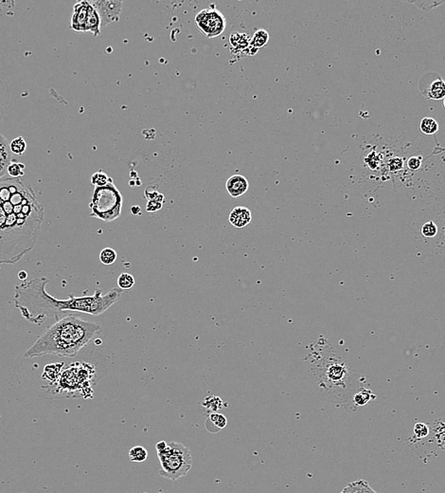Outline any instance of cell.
Returning <instances> with one entry per match:
<instances>
[{"label": "cell", "mask_w": 445, "mask_h": 493, "mask_svg": "<svg viewBox=\"0 0 445 493\" xmlns=\"http://www.w3.org/2000/svg\"><path fill=\"white\" fill-rule=\"evenodd\" d=\"M45 207L22 177L0 180V265L19 262L36 246Z\"/></svg>", "instance_id": "6da1fadb"}, {"label": "cell", "mask_w": 445, "mask_h": 493, "mask_svg": "<svg viewBox=\"0 0 445 493\" xmlns=\"http://www.w3.org/2000/svg\"><path fill=\"white\" fill-rule=\"evenodd\" d=\"M49 282L45 277H38L23 281L14 288V306L23 318L33 325H43L49 318L58 321L68 312L101 315L116 303L123 294L121 288H113L105 295L101 289H96L91 296H71L66 300H59L46 292L45 286Z\"/></svg>", "instance_id": "7a4b0ae2"}, {"label": "cell", "mask_w": 445, "mask_h": 493, "mask_svg": "<svg viewBox=\"0 0 445 493\" xmlns=\"http://www.w3.org/2000/svg\"><path fill=\"white\" fill-rule=\"evenodd\" d=\"M98 331H100V325L97 324L67 315L58 320L39 336L36 342L24 353V357H74L95 337Z\"/></svg>", "instance_id": "3957f363"}, {"label": "cell", "mask_w": 445, "mask_h": 493, "mask_svg": "<svg viewBox=\"0 0 445 493\" xmlns=\"http://www.w3.org/2000/svg\"><path fill=\"white\" fill-rule=\"evenodd\" d=\"M89 207L91 216L100 220L111 222L120 217L123 196L110 177L104 185L96 186Z\"/></svg>", "instance_id": "277c9868"}, {"label": "cell", "mask_w": 445, "mask_h": 493, "mask_svg": "<svg viewBox=\"0 0 445 493\" xmlns=\"http://www.w3.org/2000/svg\"><path fill=\"white\" fill-rule=\"evenodd\" d=\"M157 456L161 465L159 475L170 480H178L185 476L193 466L190 450L177 442H169L166 448L157 453Z\"/></svg>", "instance_id": "5b68a950"}, {"label": "cell", "mask_w": 445, "mask_h": 493, "mask_svg": "<svg viewBox=\"0 0 445 493\" xmlns=\"http://www.w3.org/2000/svg\"><path fill=\"white\" fill-rule=\"evenodd\" d=\"M195 23L207 38H216L225 32L226 20L225 15L217 9H204L195 15Z\"/></svg>", "instance_id": "8992f818"}, {"label": "cell", "mask_w": 445, "mask_h": 493, "mask_svg": "<svg viewBox=\"0 0 445 493\" xmlns=\"http://www.w3.org/2000/svg\"><path fill=\"white\" fill-rule=\"evenodd\" d=\"M91 5L97 11L101 19V27H105L120 19L123 10L122 1H92Z\"/></svg>", "instance_id": "52a82bcc"}, {"label": "cell", "mask_w": 445, "mask_h": 493, "mask_svg": "<svg viewBox=\"0 0 445 493\" xmlns=\"http://www.w3.org/2000/svg\"><path fill=\"white\" fill-rule=\"evenodd\" d=\"M345 367L343 365L333 364L328 365L322 376V385L327 389L344 386V378H345Z\"/></svg>", "instance_id": "ba28073f"}, {"label": "cell", "mask_w": 445, "mask_h": 493, "mask_svg": "<svg viewBox=\"0 0 445 493\" xmlns=\"http://www.w3.org/2000/svg\"><path fill=\"white\" fill-rule=\"evenodd\" d=\"M90 2L81 1L75 4L71 19V29L75 32H85L86 21L89 13Z\"/></svg>", "instance_id": "9c48e42d"}, {"label": "cell", "mask_w": 445, "mask_h": 493, "mask_svg": "<svg viewBox=\"0 0 445 493\" xmlns=\"http://www.w3.org/2000/svg\"><path fill=\"white\" fill-rule=\"evenodd\" d=\"M248 187V181L243 175H233L226 181V191L228 195L234 198H238L245 195Z\"/></svg>", "instance_id": "30bf717a"}, {"label": "cell", "mask_w": 445, "mask_h": 493, "mask_svg": "<svg viewBox=\"0 0 445 493\" xmlns=\"http://www.w3.org/2000/svg\"><path fill=\"white\" fill-rule=\"evenodd\" d=\"M232 54L248 52V55H255L256 52L250 48V38L246 33H234L229 38Z\"/></svg>", "instance_id": "8fae6325"}, {"label": "cell", "mask_w": 445, "mask_h": 493, "mask_svg": "<svg viewBox=\"0 0 445 493\" xmlns=\"http://www.w3.org/2000/svg\"><path fill=\"white\" fill-rule=\"evenodd\" d=\"M252 214L249 209L245 207H236L229 214L228 221L233 227L243 229L251 222Z\"/></svg>", "instance_id": "7c38bea8"}, {"label": "cell", "mask_w": 445, "mask_h": 493, "mask_svg": "<svg viewBox=\"0 0 445 493\" xmlns=\"http://www.w3.org/2000/svg\"><path fill=\"white\" fill-rule=\"evenodd\" d=\"M13 162L10 144L6 139L0 134V180L6 176L7 171Z\"/></svg>", "instance_id": "4fadbf2b"}, {"label": "cell", "mask_w": 445, "mask_h": 493, "mask_svg": "<svg viewBox=\"0 0 445 493\" xmlns=\"http://www.w3.org/2000/svg\"><path fill=\"white\" fill-rule=\"evenodd\" d=\"M85 32L93 33V35L97 36L101 33V19L98 14L97 11L94 7L91 5L89 8V13L86 21Z\"/></svg>", "instance_id": "5bb4252c"}, {"label": "cell", "mask_w": 445, "mask_h": 493, "mask_svg": "<svg viewBox=\"0 0 445 493\" xmlns=\"http://www.w3.org/2000/svg\"><path fill=\"white\" fill-rule=\"evenodd\" d=\"M427 97L431 100L439 101L445 98V82L441 78L437 79L431 83L427 91Z\"/></svg>", "instance_id": "9a60e30c"}, {"label": "cell", "mask_w": 445, "mask_h": 493, "mask_svg": "<svg viewBox=\"0 0 445 493\" xmlns=\"http://www.w3.org/2000/svg\"><path fill=\"white\" fill-rule=\"evenodd\" d=\"M340 493H377L365 480H356L348 484Z\"/></svg>", "instance_id": "2e32d148"}, {"label": "cell", "mask_w": 445, "mask_h": 493, "mask_svg": "<svg viewBox=\"0 0 445 493\" xmlns=\"http://www.w3.org/2000/svg\"><path fill=\"white\" fill-rule=\"evenodd\" d=\"M269 41V34L265 30H258L250 38V47L252 49L259 51L264 48Z\"/></svg>", "instance_id": "e0dca14e"}, {"label": "cell", "mask_w": 445, "mask_h": 493, "mask_svg": "<svg viewBox=\"0 0 445 493\" xmlns=\"http://www.w3.org/2000/svg\"><path fill=\"white\" fill-rule=\"evenodd\" d=\"M419 130L425 135H434L439 131V123L432 118H424L419 123Z\"/></svg>", "instance_id": "ac0fdd59"}, {"label": "cell", "mask_w": 445, "mask_h": 493, "mask_svg": "<svg viewBox=\"0 0 445 493\" xmlns=\"http://www.w3.org/2000/svg\"><path fill=\"white\" fill-rule=\"evenodd\" d=\"M202 406L205 408V409L207 410L210 414L212 413H216L217 411H219L222 407H223V401L222 399L220 398L219 396H206V398L202 401Z\"/></svg>", "instance_id": "d6986e66"}, {"label": "cell", "mask_w": 445, "mask_h": 493, "mask_svg": "<svg viewBox=\"0 0 445 493\" xmlns=\"http://www.w3.org/2000/svg\"><path fill=\"white\" fill-rule=\"evenodd\" d=\"M226 417L222 414L218 413H212L208 415V419H206V424H212L215 428V433L220 430L225 428L226 426Z\"/></svg>", "instance_id": "ffe728a7"}, {"label": "cell", "mask_w": 445, "mask_h": 493, "mask_svg": "<svg viewBox=\"0 0 445 493\" xmlns=\"http://www.w3.org/2000/svg\"><path fill=\"white\" fill-rule=\"evenodd\" d=\"M130 460L133 463H142L148 458L147 450L142 446L133 447L129 451Z\"/></svg>", "instance_id": "44dd1931"}, {"label": "cell", "mask_w": 445, "mask_h": 493, "mask_svg": "<svg viewBox=\"0 0 445 493\" xmlns=\"http://www.w3.org/2000/svg\"><path fill=\"white\" fill-rule=\"evenodd\" d=\"M135 283H136V281H135L134 276L131 275L130 273H122L118 278V286H119V288H121L122 290L131 289L135 285Z\"/></svg>", "instance_id": "7402d4cb"}, {"label": "cell", "mask_w": 445, "mask_h": 493, "mask_svg": "<svg viewBox=\"0 0 445 493\" xmlns=\"http://www.w3.org/2000/svg\"><path fill=\"white\" fill-rule=\"evenodd\" d=\"M99 258H100V261L103 263V265L110 266V265H112V264H114V263L116 262V251H114L113 249H110V248L103 249V251L100 253Z\"/></svg>", "instance_id": "603a6c76"}, {"label": "cell", "mask_w": 445, "mask_h": 493, "mask_svg": "<svg viewBox=\"0 0 445 493\" xmlns=\"http://www.w3.org/2000/svg\"><path fill=\"white\" fill-rule=\"evenodd\" d=\"M372 398H375V396L371 393V391L364 389L355 395L354 401L358 406H364Z\"/></svg>", "instance_id": "cb8c5ba5"}, {"label": "cell", "mask_w": 445, "mask_h": 493, "mask_svg": "<svg viewBox=\"0 0 445 493\" xmlns=\"http://www.w3.org/2000/svg\"><path fill=\"white\" fill-rule=\"evenodd\" d=\"M27 148V143L22 137H18L12 141L10 143V149L13 154L22 155Z\"/></svg>", "instance_id": "d4e9b609"}, {"label": "cell", "mask_w": 445, "mask_h": 493, "mask_svg": "<svg viewBox=\"0 0 445 493\" xmlns=\"http://www.w3.org/2000/svg\"><path fill=\"white\" fill-rule=\"evenodd\" d=\"M420 233L426 238H432L438 234V227L433 221H428L423 225V227L420 229Z\"/></svg>", "instance_id": "484cf974"}, {"label": "cell", "mask_w": 445, "mask_h": 493, "mask_svg": "<svg viewBox=\"0 0 445 493\" xmlns=\"http://www.w3.org/2000/svg\"><path fill=\"white\" fill-rule=\"evenodd\" d=\"M24 164L19 163H13L10 164L7 174L11 177H22L24 175Z\"/></svg>", "instance_id": "4316f807"}, {"label": "cell", "mask_w": 445, "mask_h": 493, "mask_svg": "<svg viewBox=\"0 0 445 493\" xmlns=\"http://www.w3.org/2000/svg\"><path fill=\"white\" fill-rule=\"evenodd\" d=\"M404 167V161L401 158H393L388 162V169L391 172H398Z\"/></svg>", "instance_id": "83f0119b"}, {"label": "cell", "mask_w": 445, "mask_h": 493, "mask_svg": "<svg viewBox=\"0 0 445 493\" xmlns=\"http://www.w3.org/2000/svg\"><path fill=\"white\" fill-rule=\"evenodd\" d=\"M428 433H429V430L424 423H418L414 426V434L418 438L426 437V435H428Z\"/></svg>", "instance_id": "f1b7e54d"}, {"label": "cell", "mask_w": 445, "mask_h": 493, "mask_svg": "<svg viewBox=\"0 0 445 493\" xmlns=\"http://www.w3.org/2000/svg\"><path fill=\"white\" fill-rule=\"evenodd\" d=\"M109 181V177L105 174L103 173H97L95 175L92 176V182L96 185V186H101V185H104L105 183H107V182Z\"/></svg>", "instance_id": "f546056e"}, {"label": "cell", "mask_w": 445, "mask_h": 493, "mask_svg": "<svg viewBox=\"0 0 445 493\" xmlns=\"http://www.w3.org/2000/svg\"><path fill=\"white\" fill-rule=\"evenodd\" d=\"M420 164H421V158L420 156H411L407 162L408 169L411 170V171L418 170L420 167Z\"/></svg>", "instance_id": "4dcf8cb0"}, {"label": "cell", "mask_w": 445, "mask_h": 493, "mask_svg": "<svg viewBox=\"0 0 445 493\" xmlns=\"http://www.w3.org/2000/svg\"><path fill=\"white\" fill-rule=\"evenodd\" d=\"M162 208V203L159 201H155V200H149L148 205H147V211L149 213H154V212H157L158 210H160Z\"/></svg>", "instance_id": "1f68e13d"}, {"label": "cell", "mask_w": 445, "mask_h": 493, "mask_svg": "<svg viewBox=\"0 0 445 493\" xmlns=\"http://www.w3.org/2000/svg\"><path fill=\"white\" fill-rule=\"evenodd\" d=\"M167 445H168V443L166 441H159L158 443H156V445H155L156 452H157V453H158V452H161V451H163L164 449L167 447Z\"/></svg>", "instance_id": "d6a6232c"}, {"label": "cell", "mask_w": 445, "mask_h": 493, "mask_svg": "<svg viewBox=\"0 0 445 493\" xmlns=\"http://www.w3.org/2000/svg\"><path fill=\"white\" fill-rule=\"evenodd\" d=\"M18 278H19L20 281H26L27 278H28V273L25 272V271H22L18 273Z\"/></svg>", "instance_id": "836d02e7"}, {"label": "cell", "mask_w": 445, "mask_h": 493, "mask_svg": "<svg viewBox=\"0 0 445 493\" xmlns=\"http://www.w3.org/2000/svg\"><path fill=\"white\" fill-rule=\"evenodd\" d=\"M442 104H443V107H444L445 109V98L443 99V101H442Z\"/></svg>", "instance_id": "e575fe53"}]
</instances>
